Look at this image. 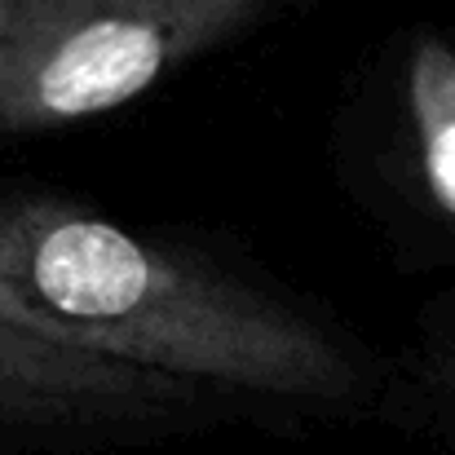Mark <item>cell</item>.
I'll return each mask as SVG.
<instances>
[{
  "instance_id": "277c9868",
  "label": "cell",
  "mask_w": 455,
  "mask_h": 455,
  "mask_svg": "<svg viewBox=\"0 0 455 455\" xmlns=\"http://www.w3.org/2000/svg\"><path fill=\"white\" fill-rule=\"evenodd\" d=\"M411 124L420 164L434 199L455 217V49L443 40H420L411 53Z\"/></svg>"
},
{
  "instance_id": "3957f363",
  "label": "cell",
  "mask_w": 455,
  "mask_h": 455,
  "mask_svg": "<svg viewBox=\"0 0 455 455\" xmlns=\"http://www.w3.org/2000/svg\"><path fill=\"white\" fill-rule=\"evenodd\" d=\"M190 398V385L58 349L0 318V447H62L151 429Z\"/></svg>"
},
{
  "instance_id": "6da1fadb",
  "label": "cell",
  "mask_w": 455,
  "mask_h": 455,
  "mask_svg": "<svg viewBox=\"0 0 455 455\" xmlns=\"http://www.w3.org/2000/svg\"><path fill=\"white\" fill-rule=\"evenodd\" d=\"M0 318L98 363L292 403H349V349L288 301L53 195H0Z\"/></svg>"
},
{
  "instance_id": "5b68a950",
  "label": "cell",
  "mask_w": 455,
  "mask_h": 455,
  "mask_svg": "<svg viewBox=\"0 0 455 455\" xmlns=\"http://www.w3.org/2000/svg\"><path fill=\"white\" fill-rule=\"evenodd\" d=\"M18 18V0H0V71H4V53H9V31Z\"/></svg>"
},
{
  "instance_id": "7a4b0ae2",
  "label": "cell",
  "mask_w": 455,
  "mask_h": 455,
  "mask_svg": "<svg viewBox=\"0 0 455 455\" xmlns=\"http://www.w3.org/2000/svg\"><path fill=\"white\" fill-rule=\"evenodd\" d=\"M266 0H18L0 129L116 111L164 71L243 27Z\"/></svg>"
}]
</instances>
